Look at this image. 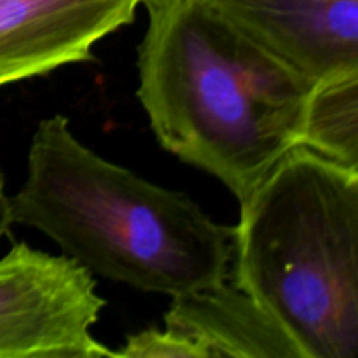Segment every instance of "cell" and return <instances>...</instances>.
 I'll return each instance as SVG.
<instances>
[{
  "label": "cell",
  "instance_id": "cell-1",
  "mask_svg": "<svg viewBox=\"0 0 358 358\" xmlns=\"http://www.w3.org/2000/svg\"><path fill=\"white\" fill-rule=\"evenodd\" d=\"M136 98L164 150L222 182L238 203L299 145L310 83L206 0H142Z\"/></svg>",
  "mask_w": 358,
  "mask_h": 358
},
{
  "label": "cell",
  "instance_id": "cell-2",
  "mask_svg": "<svg viewBox=\"0 0 358 358\" xmlns=\"http://www.w3.org/2000/svg\"><path fill=\"white\" fill-rule=\"evenodd\" d=\"M27 163L13 224L41 231L91 275L170 297L229 278L236 227L98 156L63 115L38 122Z\"/></svg>",
  "mask_w": 358,
  "mask_h": 358
},
{
  "label": "cell",
  "instance_id": "cell-3",
  "mask_svg": "<svg viewBox=\"0 0 358 358\" xmlns=\"http://www.w3.org/2000/svg\"><path fill=\"white\" fill-rule=\"evenodd\" d=\"M233 283L303 358L358 355V171L296 145L240 205Z\"/></svg>",
  "mask_w": 358,
  "mask_h": 358
},
{
  "label": "cell",
  "instance_id": "cell-4",
  "mask_svg": "<svg viewBox=\"0 0 358 358\" xmlns=\"http://www.w3.org/2000/svg\"><path fill=\"white\" fill-rule=\"evenodd\" d=\"M105 304L87 269L17 241L0 259V358L115 357L91 332Z\"/></svg>",
  "mask_w": 358,
  "mask_h": 358
},
{
  "label": "cell",
  "instance_id": "cell-5",
  "mask_svg": "<svg viewBox=\"0 0 358 358\" xmlns=\"http://www.w3.org/2000/svg\"><path fill=\"white\" fill-rule=\"evenodd\" d=\"M311 86L358 72V0H206Z\"/></svg>",
  "mask_w": 358,
  "mask_h": 358
},
{
  "label": "cell",
  "instance_id": "cell-6",
  "mask_svg": "<svg viewBox=\"0 0 358 358\" xmlns=\"http://www.w3.org/2000/svg\"><path fill=\"white\" fill-rule=\"evenodd\" d=\"M142 0H0V87L94 59Z\"/></svg>",
  "mask_w": 358,
  "mask_h": 358
},
{
  "label": "cell",
  "instance_id": "cell-7",
  "mask_svg": "<svg viewBox=\"0 0 358 358\" xmlns=\"http://www.w3.org/2000/svg\"><path fill=\"white\" fill-rule=\"evenodd\" d=\"M164 329L194 358H303L289 334L229 278L171 297Z\"/></svg>",
  "mask_w": 358,
  "mask_h": 358
},
{
  "label": "cell",
  "instance_id": "cell-8",
  "mask_svg": "<svg viewBox=\"0 0 358 358\" xmlns=\"http://www.w3.org/2000/svg\"><path fill=\"white\" fill-rule=\"evenodd\" d=\"M299 145L358 171V72L315 84L304 108Z\"/></svg>",
  "mask_w": 358,
  "mask_h": 358
},
{
  "label": "cell",
  "instance_id": "cell-9",
  "mask_svg": "<svg viewBox=\"0 0 358 358\" xmlns=\"http://www.w3.org/2000/svg\"><path fill=\"white\" fill-rule=\"evenodd\" d=\"M194 358L192 350L168 329H147L126 338L115 358Z\"/></svg>",
  "mask_w": 358,
  "mask_h": 358
},
{
  "label": "cell",
  "instance_id": "cell-10",
  "mask_svg": "<svg viewBox=\"0 0 358 358\" xmlns=\"http://www.w3.org/2000/svg\"><path fill=\"white\" fill-rule=\"evenodd\" d=\"M13 226V217H10V196L6 191V178L0 168V240L9 233Z\"/></svg>",
  "mask_w": 358,
  "mask_h": 358
}]
</instances>
